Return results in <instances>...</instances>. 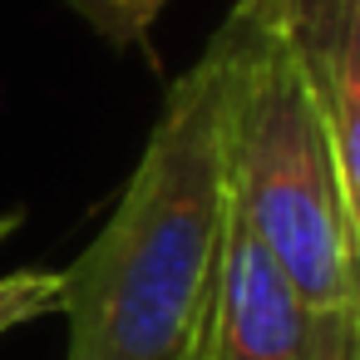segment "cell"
<instances>
[{
	"label": "cell",
	"instance_id": "obj_5",
	"mask_svg": "<svg viewBox=\"0 0 360 360\" xmlns=\"http://www.w3.org/2000/svg\"><path fill=\"white\" fill-rule=\"evenodd\" d=\"M70 6H75L99 35H109L114 45H134V40L163 15L168 0H70Z\"/></svg>",
	"mask_w": 360,
	"mask_h": 360
},
{
	"label": "cell",
	"instance_id": "obj_1",
	"mask_svg": "<svg viewBox=\"0 0 360 360\" xmlns=\"http://www.w3.org/2000/svg\"><path fill=\"white\" fill-rule=\"evenodd\" d=\"M232 25L173 79L99 237L60 271L65 360H183L232 212Z\"/></svg>",
	"mask_w": 360,
	"mask_h": 360
},
{
	"label": "cell",
	"instance_id": "obj_4",
	"mask_svg": "<svg viewBox=\"0 0 360 360\" xmlns=\"http://www.w3.org/2000/svg\"><path fill=\"white\" fill-rule=\"evenodd\" d=\"M50 311H60V271L25 266V271L0 276V335Z\"/></svg>",
	"mask_w": 360,
	"mask_h": 360
},
{
	"label": "cell",
	"instance_id": "obj_6",
	"mask_svg": "<svg viewBox=\"0 0 360 360\" xmlns=\"http://www.w3.org/2000/svg\"><path fill=\"white\" fill-rule=\"evenodd\" d=\"M15 227H20V212H11V217H0V242H6V237H11Z\"/></svg>",
	"mask_w": 360,
	"mask_h": 360
},
{
	"label": "cell",
	"instance_id": "obj_2",
	"mask_svg": "<svg viewBox=\"0 0 360 360\" xmlns=\"http://www.w3.org/2000/svg\"><path fill=\"white\" fill-rule=\"evenodd\" d=\"M227 25L237 60L232 207L326 326L360 330V193H350L340 178L316 94L266 0H237Z\"/></svg>",
	"mask_w": 360,
	"mask_h": 360
},
{
	"label": "cell",
	"instance_id": "obj_3",
	"mask_svg": "<svg viewBox=\"0 0 360 360\" xmlns=\"http://www.w3.org/2000/svg\"><path fill=\"white\" fill-rule=\"evenodd\" d=\"M183 360H355V330L326 326L232 207Z\"/></svg>",
	"mask_w": 360,
	"mask_h": 360
}]
</instances>
